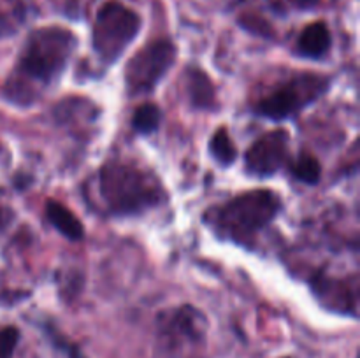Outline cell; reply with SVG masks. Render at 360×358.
Masks as SVG:
<instances>
[{
	"mask_svg": "<svg viewBox=\"0 0 360 358\" xmlns=\"http://www.w3.org/2000/svg\"><path fill=\"white\" fill-rule=\"evenodd\" d=\"M292 174L299 179V181L306 183V185H316L322 175V165L315 157L308 153L299 154L297 160L292 161L290 165Z\"/></svg>",
	"mask_w": 360,
	"mask_h": 358,
	"instance_id": "obj_16",
	"label": "cell"
},
{
	"mask_svg": "<svg viewBox=\"0 0 360 358\" xmlns=\"http://www.w3.org/2000/svg\"><path fill=\"white\" fill-rule=\"evenodd\" d=\"M210 153L218 164L224 167L231 165L236 160V146L229 135L227 128H218L210 140Z\"/></svg>",
	"mask_w": 360,
	"mask_h": 358,
	"instance_id": "obj_14",
	"label": "cell"
},
{
	"mask_svg": "<svg viewBox=\"0 0 360 358\" xmlns=\"http://www.w3.org/2000/svg\"><path fill=\"white\" fill-rule=\"evenodd\" d=\"M329 84L330 79L322 74H295L283 84H280L276 90L260 98L259 104L255 105V111L276 121L290 118L295 112L322 97Z\"/></svg>",
	"mask_w": 360,
	"mask_h": 358,
	"instance_id": "obj_5",
	"label": "cell"
},
{
	"mask_svg": "<svg viewBox=\"0 0 360 358\" xmlns=\"http://www.w3.org/2000/svg\"><path fill=\"white\" fill-rule=\"evenodd\" d=\"M98 190L108 209L118 216L143 213L162 200L157 179L137 165L108 161L98 172Z\"/></svg>",
	"mask_w": 360,
	"mask_h": 358,
	"instance_id": "obj_2",
	"label": "cell"
},
{
	"mask_svg": "<svg viewBox=\"0 0 360 358\" xmlns=\"http://www.w3.org/2000/svg\"><path fill=\"white\" fill-rule=\"evenodd\" d=\"M25 0H0V32L11 34L25 21Z\"/></svg>",
	"mask_w": 360,
	"mask_h": 358,
	"instance_id": "obj_13",
	"label": "cell"
},
{
	"mask_svg": "<svg viewBox=\"0 0 360 358\" xmlns=\"http://www.w3.org/2000/svg\"><path fill=\"white\" fill-rule=\"evenodd\" d=\"M46 216H48L49 223L63 235V237L70 239V241H81L84 235V227L70 209L62 206L56 200H48L46 202Z\"/></svg>",
	"mask_w": 360,
	"mask_h": 358,
	"instance_id": "obj_11",
	"label": "cell"
},
{
	"mask_svg": "<svg viewBox=\"0 0 360 358\" xmlns=\"http://www.w3.org/2000/svg\"><path fill=\"white\" fill-rule=\"evenodd\" d=\"M206 319L192 305L165 311L158 316V330L160 337L172 350L185 344L202 343L206 332Z\"/></svg>",
	"mask_w": 360,
	"mask_h": 358,
	"instance_id": "obj_7",
	"label": "cell"
},
{
	"mask_svg": "<svg viewBox=\"0 0 360 358\" xmlns=\"http://www.w3.org/2000/svg\"><path fill=\"white\" fill-rule=\"evenodd\" d=\"M77 39L69 28L46 25L30 32L7 79L6 95L20 105H28L60 79Z\"/></svg>",
	"mask_w": 360,
	"mask_h": 358,
	"instance_id": "obj_1",
	"label": "cell"
},
{
	"mask_svg": "<svg viewBox=\"0 0 360 358\" xmlns=\"http://www.w3.org/2000/svg\"><path fill=\"white\" fill-rule=\"evenodd\" d=\"M160 121H162L160 109H158L157 104H151V102H146V104L139 105L132 116L134 130L139 133H153L155 130L160 126Z\"/></svg>",
	"mask_w": 360,
	"mask_h": 358,
	"instance_id": "obj_15",
	"label": "cell"
},
{
	"mask_svg": "<svg viewBox=\"0 0 360 358\" xmlns=\"http://www.w3.org/2000/svg\"><path fill=\"white\" fill-rule=\"evenodd\" d=\"M20 343V330L16 326L0 329V358H13Z\"/></svg>",
	"mask_w": 360,
	"mask_h": 358,
	"instance_id": "obj_17",
	"label": "cell"
},
{
	"mask_svg": "<svg viewBox=\"0 0 360 358\" xmlns=\"http://www.w3.org/2000/svg\"><path fill=\"white\" fill-rule=\"evenodd\" d=\"M143 20L120 0H108L98 7L91 28V46L98 58L111 65L139 35Z\"/></svg>",
	"mask_w": 360,
	"mask_h": 358,
	"instance_id": "obj_4",
	"label": "cell"
},
{
	"mask_svg": "<svg viewBox=\"0 0 360 358\" xmlns=\"http://www.w3.org/2000/svg\"><path fill=\"white\" fill-rule=\"evenodd\" d=\"M186 88L190 100L195 107H211L214 104V88L210 77L199 69H188L186 72Z\"/></svg>",
	"mask_w": 360,
	"mask_h": 358,
	"instance_id": "obj_12",
	"label": "cell"
},
{
	"mask_svg": "<svg viewBox=\"0 0 360 358\" xmlns=\"http://www.w3.org/2000/svg\"><path fill=\"white\" fill-rule=\"evenodd\" d=\"M48 336H49V339H51L53 343H55L56 346L63 351V353H67V357L69 358H84L76 346H72L70 343H67V339L60 337L53 329H48Z\"/></svg>",
	"mask_w": 360,
	"mask_h": 358,
	"instance_id": "obj_18",
	"label": "cell"
},
{
	"mask_svg": "<svg viewBox=\"0 0 360 358\" xmlns=\"http://www.w3.org/2000/svg\"><path fill=\"white\" fill-rule=\"evenodd\" d=\"M292 2H294L299 9H311V7H315L320 0H292Z\"/></svg>",
	"mask_w": 360,
	"mask_h": 358,
	"instance_id": "obj_19",
	"label": "cell"
},
{
	"mask_svg": "<svg viewBox=\"0 0 360 358\" xmlns=\"http://www.w3.org/2000/svg\"><path fill=\"white\" fill-rule=\"evenodd\" d=\"M288 144H290V137H288L287 130H274V132L260 137L246 151V172L255 178L273 175L287 161Z\"/></svg>",
	"mask_w": 360,
	"mask_h": 358,
	"instance_id": "obj_8",
	"label": "cell"
},
{
	"mask_svg": "<svg viewBox=\"0 0 360 358\" xmlns=\"http://www.w3.org/2000/svg\"><path fill=\"white\" fill-rule=\"evenodd\" d=\"M280 197L269 190H253L234 197L210 216V223L221 237L248 246L280 213Z\"/></svg>",
	"mask_w": 360,
	"mask_h": 358,
	"instance_id": "obj_3",
	"label": "cell"
},
{
	"mask_svg": "<svg viewBox=\"0 0 360 358\" xmlns=\"http://www.w3.org/2000/svg\"><path fill=\"white\" fill-rule=\"evenodd\" d=\"M176 60V48L167 39H157L141 48L125 69V83L130 95L150 93L169 72Z\"/></svg>",
	"mask_w": 360,
	"mask_h": 358,
	"instance_id": "obj_6",
	"label": "cell"
},
{
	"mask_svg": "<svg viewBox=\"0 0 360 358\" xmlns=\"http://www.w3.org/2000/svg\"><path fill=\"white\" fill-rule=\"evenodd\" d=\"M315 291L323 304L330 305L336 311L355 314V288L350 290L348 284L345 283L326 279V277H316Z\"/></svg>",
	"mask_w": 360,
	"mask_h": 358,
	"instance_id": "obj_9",
	"label": "cell"
},
{
	"mask_svg": "<svg viewBox=\"0 0 360 358\" xmlns=\"http://www.w3.org/2000/svg\"><path fill=\"white\" fill-rule=\"evenodd\" d=\"M330 30L326 21L309 23L297 39V49L306 58H322L330 48Z\"/></svg>",
	"mask_w": 360,
	"mask_h": 358,
	"instance_id": "obj_10",
	"label": "cell"
}]
</instances>
